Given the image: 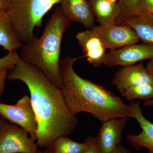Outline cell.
<instances>
[{"label": "cell", "mask_w": 153, "mask_h": 153, "mask_svg": "<svg viewBox=\"0 0 153 153\" xmlns=\"http://www.w3.org/2000/svg\"><path fill=\"white\" fill-rule=\"evenodd\" d=\"M7 79L22 81L30 91L38 123V147L48 148L57 138L74 132L78 119L67 106L61 89L41 69L20 58L8 71Z\"/></svg>", "instance_id": "obj_1"}, {"label": "cell", "mask_w": 153, "mask_h": 153, "mask_svg": "<svg viewBox=\"0 0 153 153\" xmlns=\"http://www.w3.org/2000/svg\"><path fill=\"white\" fill-rule=\"evenodd\" d=\"M77 59L68 56L60 60L61 90L73 114L86 112L102 123L120 117L131 118L130 105L106 88L79 76L73 65Z\"/></svg>", "instance_id": "obj_2"}, {"label": "cell", "mask_w": 153, "mask_h": 153, "mask_svg": "<svg viewBox=\"0 0 153 153\" xmlns=\"http://www.w3.org/2000/svg\"><path fill=\"white\" fill-rule=\"evenodd\" d=\"M71 22L56 7L40 38L22 44L20 58L38 67L57 87L61 89L60 59L63 35Z\"/></svg>", "instance_id": "obj_3"}, {"label": "cell", "mask_w": 153, "mask_h": 153, "mask_svg": "<svg viewBox=\"0 0 153 153\" xmlns=\"http://www.w3.org/2000/svg\"><path fill=\"white\" fill-rule=\"evenodd\" d=\"M62 0H11L6 12L22 44L36 38L35 28L40 27L45 15Z\"/></svg>", "instance_id": "obj_4"}, {"label": "cell", "mask_w": 153, "mask_h": 153, "mask_svg": "<svg viewBox=\"0 0 153 153\" xmlns=\"http://www.w3.org/2000/svg\"><path fill=\"white\" fill-rule=\"evenodd\" d=\"M38 148L25 130L0 117V153H38Z\"/></svg>", "instance_id": "obj_5"}, {"label": "cell", "mask_w": 153, "mask_h": 153, "mask_svg": "<svg viewBox=\"0 0 153 153\" xmlns=\"http://www.w3.org/2000/svg\"><path fill=\"white\" fill-rule=\"evenodd\" d=\"M0 115L10 123L24 128L36 141L38 123L30 96H24L15 105L0 102Z\"/></svg>", "instance_id": "obj_6"}, {"label": "cell", "mask_w": 153, "mask_h": 153, "mask_svg": "<svg viewBox=\"0 0 153 153\" xmlns=\"http://www.w3.org/2000/svg\"><path fill=\"white\" fill-rule=\"evenodd\" d=\"M153 59V45L143 43L127 45L106 53L103 65L108 67L131 66Z\"/></svg>", "instance_id": "obj_7"}, {"label": "cell", "mask_w": 153, "mask_h": 153, "mask_svg": "<svg viewBox=\"0 0 153 153\" xmlns=\"http://www.w3.org/2000/svg\"><path fill=\"white\" fill-rule=\"evenodd\" d=\"M91 30L100 39L105 49L110 50L137 44L140 41L135 32L126 25H99Z\"/></svg>", "instance_id": "obj_8"}, {"label": "cell", "mask_w": 153, "mask_h": 153, "mask_svg": "<svg viewBox=\"0 0 153 153\" xmlns=\"http://www.w3.org/2000/svg\"><path fill=\"white\" fill-rule=\"evenodd\" d=\"M120 93L129 88L146 84H153V76L143 63L123 66L118 70L112 80Z\"/></svg>", "instance_id": "obj_9"}, {"label": "cell", "mask_w": 153, "mask_h": 153, "mask_svg": "<svg viewBox=\"0 0 153 153\" xmlns=\"http://www.w3.org/2000/svg\"><path fill=\"white\" fill-rule=\"evenodd\" d=\"M128 119V118L120 117L102 123L96 138L103 153H110L120 145L123 132Z\"/></svg>", "instance_id": "obj_10"}, {"label": "cell", "mask_w": 153, "mask_h": 153, "mask_svg": "<svg viewBox=\"0 0 153 153\" xmlns=\"http://www.w3.org/2000/svg\"><path fill=\"white\" fill-rule=\"evenodd\" d=\"M132 117L138 123L142 131L138 134H128L126 139L128 143L137 149L144 148L153 152V123L144 116L139 101L131 102Z\"/></svg>", "instance_id": "obj_11"}, {"label": "cell", "mask_w": 153, "mask_h": 153, "mask_svg": "<svg viewBox=\"0 0 153 153\" xmlns=\"http://www.w3.org/2000/svg\"><path fill=\"white\" fill-rule=\"evenodd\" d=\"M76 40L87 61L94 67L103 65L105 48L101 40L91 30L79 32Z\"/></svg>", "instance_id": "obj_12"}, {"label": "cell", "mask_w": 153, "mask_h": 153, "mask_svg": "<svg viewBox=\"0 0 153 153\" xmlns=\"http://www.w3.org/2000/svg\"><path fill=\"white\" fill-rule=\"evenodd\" d=\"M60 4L62 13L69 21L88 30L94 27L95 17L88 0H62Z\"/></svg>", "instance_id": "obj_13"}, {"label": "cell", "mask_w": 153, "mask_h": 153, "mask_svg": "<svg viewBox=\"0 0 153 153\" xmlns=\"http://www.w3.org/2000/svg\"><path fill=\"white\" fill-rule=\"evenodd\" d=\"M94 17L100 26L116 25L119 15L118 2L112 3L108 0H88Z\"/></svg>", "instance_id": "obj_14"}, {"label": "cell", "mask_w": 153, "mask_h": 153, "mask_svg": "<svg viewBox=\"0 0 153 153\" xmlns=\"http://www.w3.org/2000/svg\"><path fill=\"white\" fill-rule=\"evenodd\" d=\"M22 41L6 11L0 12V46L9 52L21 49Z\"/></svg>", "instance_id": "obj_15"}, {"label": "cell", "mask_w": 153, "mask_h": 153, "mask_svg": "<svg viewBox=\"0 0 153 153\" xmlns=\"http://www.w3.org/2000/svg\"><path fill=\"white\" fill-rule=\"evenodd\" d=\"M122 25L131 28L136 33L140 41L153 45V15L140 14L126 20Z\"/></svg>", "instance_id": "obj_16"}, {"label": "cell", "mask_w": 153, "mask_h": 153, "mask_svg": "<svg viewBox=\"0 0 153 153\" xmlns=\"http://www.w3.org/2000/svg\"><path fill=\"white\" fill-rule=\"evenodd\" d=\"M86 144L77 142L69 138L68 136L57 138L48 148L47 153H83Z\"/></svg>", "instance_id": "obj_17"}, {"label": "cell", "mask_w": 153, "mask_h": 153, "mask_svg": "<svg viewBox=\"0 0 153 153\" xmlns=\"http://www.w3.org/2000/svg\"><path fill=\"white\" fill-rule=\"evenodd\" d=\"M130 102L139 99L145 101L153 98V84H146L133 86L120 93Z\"/></svg>", "instance_id": "obj_18"}, {"label": "cell", "mask_w": 153, "mask_h": 153, "mask_svg": "<svg viewBox=\"0 0 153 153\" xmlns=\"http://www.w3.org/2000/svg\"><path fill=\"white\" fill-rule=\"evenodd\" d=\"M142 0H119L120 13L116 25H122L128 19L135 16Z\"/></svg>", "instance_id": "obj_19"}, {"label": "cell", "mask_w": 153, "mask_h": 153, "mask_svg": "<svg viewBox=\"0 0 153 153\" xmlns=\"http://www.w3.org/2000/svg\"><path fill=\"white\" fill-rule=\"evenodd\" d=\"M20 58L17 51L9 52L5 56L0 58V74L8 71L13 68Z\"/></svg>", "instance_id": "obj_20"}, {"label": "cell", "mask_w": 153, "mask_h": 153, "mask_svg": "<svg viewBox=\"0 0 153 153\" xmlns=\"http://www.w3.org/2000/svg\"><path fill=\"white\" fill-rule=\"evenodd\" d=\"M86 148L83 153H104L98 144L96 137L88 136L84 142Z\"/></svg>", "instance_id": "obj_21"}, {"label": "cell", "mask_w": 153, "mask_h": 153, "mask_svg": "<svg viewBox=\"0 0 153 153\" xmlns=\"http://www.w3.org/2000/svg\"><path fill=\"white\" fill-rule=\"evenodd\" d=\"M153 7V0H142L136 15L148 14Z\"/></svg>", "instance_id": "obj_22"}, {"label": "cell", "mask_w": 153, "mask_h": 153, "mask_svg": "<svg viewBox=\"0 0 153 153\" xmlns=\"http://www.w3.org/2000/svg\"><path fill=\"white\" fill-rule=\"evenodd\" d=\"M8 71L0 74V97L3 95L5 87Z\"/></svg>", "instance_id": "obj_23"}, {"label": "cell", "mask_w": 153, "mask_h": 153, "mask_svg": "<svg viewBox=\"0 0 153 153\" xmlns=\"http://www.w3.org/2000/svg\"><path fill=\"white\" fill-rule=\"evenodd\" d=\"M110 153H131L129 150L123 145H120Z\"/></svg>", "instance_id": "obj_24"}, {"label": "cell", "mask_w": 153, "mask_h": 153, "mask_svg": "<svg viewBox=\"0 0 153 153\" xmlns=\"http://www.w3.org/2000/svg\"><path fill=\"white\" fill-rule=\"evenodd\" d=\"M10 1L11 0H0V12L7 11Z\"/></svg>", "instance_id": "obj_25"}, {"label": "cell", "mask_w": 153, "mask_h": 153, "mask_svg": "<svg viewBox=\"0 0 153 153\" xmlns=\"http://www.w3.org/2000/svg\"><path fill=\"white\" fill-rule=\"evenodd\" d=\"M146 68L153 76V59L149 60V62L147 63Z\"/></svg>", "instance_id": "obj_26"}, {"label": "cell", "mask_w": 153, "mask_h": 153, "mask_svg": "<svg viewBox=\"0 0 153 153\" xmlns=\"http://www.w3.org/2000/svg\"><path fill=\"white\" fill-rule=\"evenodd\" d=\"M143 105L147 107H153V98L151 100L145 101Z\"/></svg>", "instance_id": "obj_27"}, {"label": "cell", "mask_w": 153, "mask_h": 153, "mask_svg": "<svg viewBox=\"0 0 153 153\" xmlns=\"http://www.w3.org/2000/svg\"><path fill=\"white\" fill-rule=\"evenodd\" d=\"M108 1H109L111 2L117 3L118 2L119 0H108Z\"/></svg>", "instance_id": "obj_28"}, {"label": "cell", "mask_w": 153, "mask_h": 153, "mask_svg": "<svg viewBox=\"0 0 153 153\" xmlns=\"http://www.w3.org/2000/svg\"><path fill=\"white\" fill-rule=\"evenodd\" d=\"M148 14H153V7H152V8L151 9V10L150 11L149 13H148Z\"/></svg>", "instance_id": "obj_29"}, {"label": "cell", "mask_w": 153, "mask_h": 153, "mask_svg": "<svg viewBox=\"0 0 153 153\" xmlns=\"http://www.w3.org/2000/svg\"><path fill=\"white\" fill-rule=\"evenodd\" d=\"M38 153H47V152H42V151H39Z\"/></svg>", "instance_id": "obj_30"}, {"label": "cell", "mask_w": 153, "mask_h": 153, "mask_svg": "<svg viewBox=\"0 0 153 153\" xmlns=\"http://www.w3.org/2000/svg\"><path fill=\"white\" fill-rule=\"evenodd\" d=\"M151 153V152H149V153Z\"/></svg>", "instance_id": "obj_31"}, {"label": "cell", "mask_w": 153, "mask_h": 153, "mask_svg": "<svg viewBox=\"0 0 153 153\" xmlns=\"http://www.w3.org/2000/svg\"><path fill=\"white\" fill-rule=\"evenodd\" d=\"M151 152L152 153H153V152Z\"/></svg>", "instance_id": "obj_32"}]
</instances>
